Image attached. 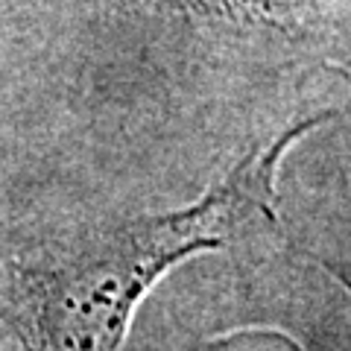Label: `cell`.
<instances>
[{"label": "cell", "instance_id": "1", "mask_svg": "<svg viewBox=\"0 0 351 351\" xmlns=\"http://www.w3.org/2000/svg\"><path fill=\"white\" fill-rule=\"evenodd\" d=\"M319 117L249 149L202 199L64 234L0 261V322L21 351H117L135 307L164 272L272 223L281 156Z\"/></svg>", "mask_w": 351, "mask_h": 351}, {"label": "cell", "instance_id": "2", "mask_svg": "<svg viewBox=\"0 0 351 351\" xmlns=\"http://www.w3.org/2000/svg\"><path fill=\"white\" fill-rule=\"evenodd\" d=\"M184 15L228 21V24H269L281 27L290 18V6L281 0H156Z\"/></svg>", "mask_w": 351, "mask_h": 351}]
</instances>
